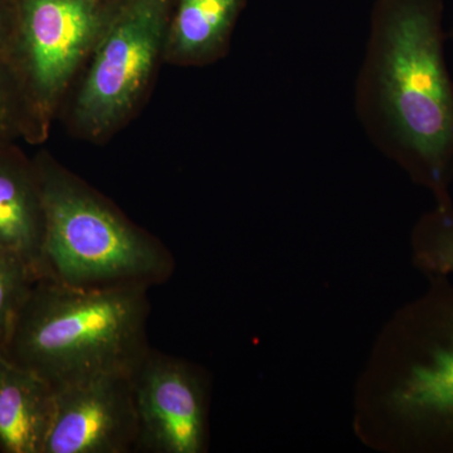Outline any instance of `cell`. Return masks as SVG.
Wrapping results in <instances>:
<instances>
[{
  "instance_id": "cell-1",
  "label": "cell",
  "mask_w": 453,
  "mask_h": 453,
  "mask_svg": "<svg viewBox=\"0 0 453 453\" xmlns=\"http://www.w3.org/2000/svg\"><path fill=\"white\" fill-rule=\"evenodd\" d=\"M443 0H377L356 83V112L372 145L452 204L453 81Z\"/></svg>"
},
{
  "instance_id": "cell-2",
  "label": "cell",
  "mask_w": 453,
  "mask_h": 453,
  "mask_svg": "<svg viewBox=\"0 0 453 453\" xmlns=\"http://www.w3.org/2000/svg\"><path fill=\"white\" fill-rule=\"evenodd\" d=\"M149 290L38 280L18 314L4 357L53 388L100 375L133 374L150 350Z\"/></svg>"
},
{
  "instance_id": "cell-3",
  "label": "cell",
  "mask_w": 453,
  "mask_h": 453,
  "mask_svg": "<svg viewBox=\"0 0 453 453\" xmlns=\"http://www.w3.org/2000/svg\"><path fill=\"white\" fill-rule=\"evenodd\" d=\"M44 214L46 279L76 288H146L168 281L174 258L80 179L49 159L35 163Z\"/></svg>"
},
{
  "instance_id": "cell-4",
  "label": "cell",
  "mask_w": 453,
  "mask_h": 453,
  "mask_svg": "<svg viewBox=\"0 0 453 453\" xmlns=\"http://www.w3.org/2000/svg\"><path fill=\"white\" fill-rule=\"evenodd\" d=\"M119 0H14L9 65L40 134L77 67L96 47Z\"/></svg>"
},
{
  "instance_id": "cell-5",
  "label": "cell",
  "mask_w": 453,
  "mask_h": 453,
  "mask_svg": "<svg viewBox=\"0 0 453 453\" xmlns=\"http://www.w3.org/2000/svg\"><path fill=\"white\" fill-rule=\"evenodd\" d=\"M174 0H119L76 101L77 124L101 135L135 107L166 42Z\"/></svg>"
},
{
  "instance_id": "cell-6",
  "label": "cell",
  "mask_w": 453,
  "mask_h": 453,
  "mask_svg": "<svg viewBox=\"0 0 453 453\" xmlns=\"http://www.w3.org/2000/svg\"><path fill=\"white\" fill-rule=\"evenodd\" d=\"M407 359L389 407L408 441L453 451V290L440 286L408 319Z\"/></svg>"
},
{
  "instance_id": "cell-7",
  "label": "cell",
  "mask_w": 453,
  "mask_h": 453,
  "mask_svg": "<svg viewBox=\"0 0 453 453\" xmlns=\"http://www.w3.org/2000/svg\"><path fill=\"white\" fill-rule=\"evenodd\" d=\"M139 434L135 451L202 453L207 441L204 386L184 360L149 350L133 372Z\"/></svg>"
},
{
  "instance_id": "cell-8",
  "label": "cell",
  "mask_w": 453,
  "mask_h": 453,
  "mask_svg": "<svg viewBox=\"0 0 453 453\" xmlns=\"http://www.w3.org/2000/svg\"><path fill=\"white\" fill-rule=\"evenodd\" d=\"M131 377L115 372L55 388L43 453L135 451L139 422Z\"/></svg>"
},
{
  "instance_id": "cell-9",
  "label": "cell",
  "mask_w": 453,
  "mask_h": 453,
  "mask_svg": "<svg viewBox=\"0 0 453 453\" xmlns=\"http://www.w3.org/2000/svg\"><path fill=\"white\" fill-rule=\"evenodd\" d=\"M44 214L35 164L0 140V249L13 253L38 280L43 262Z\"/></svg>"
},
{
  "instance_id": "cell-10",
  "label": "cell",
  "mask_w": 453,
  "mask_h": 453,
  "mask_svg": "<svg viewBox=\"0 0 453 453\" xmlns=\"http://www.w3.org/2000/svg\"><path fill=\"white\" fill-rule=\"evenodd\" d=\"M55 395L49 381L0 356V452L43 453Z\"/></svg>"
},
{
  "instance_id": "cell-11",
  "label": "cell",
  "mask_w": 453,
  "mask_h": 453,
  "mask_svg": "<svg viewBox=\"0 0 453 453\" xmlns=\"http://www.w3.org/2000/svg\"><path fill=\"white\" fill-rule=\"evenodd\" d=\"M246 0H174L165 43L186 64H207L225 52Z\"/></svg>"
},
{
  "instance_id": "cell-12",
  "label": "cell",
  "mask_w": 453,
  "mask_h": 453,
  "mask_svg": "<svg viewBox=\"0 0 453 453\" xmlns=\"http://www.w3.org/2000/svg\"><path fill=\"white\" fill-rule=\"evenodd\" d=\"M417 261L436 275L453 273V205H437L426 214L414 234Z\"/></svg>"
},
{
  "instance_id": "cell-13",
  "label": "cell",
  "mask_w": 453,
  "mask_h": 453,
  "mask_svg": "<svg viewBox=\"0 0 453 453\" xmlns=\"http://www.w3.org/2000/svg\"><path fill=\"white\" fill-rule=\"evenodd\" d=\"M37 276L13 253L0 249V353L5 356L18 314Z\"/></svg>"
},
{
  "instance_id": "cell-14",
  "label": "cell",
  "mask_w": 453,
  "mask_h": 453,
  "mask_svg": "<svg viewBox=\"0 0 453 453\" xmlns=\"http://www.w3.org/2000/svg\"><path fill=\"white\" fill-rule=\"evenodd\" d=\"M31 134L28 107L13 68L0 61V140Z\"/></svg>"
},
{
  "instance_id": "cell-15",
  "label": "cell",
  "mask_w": 453,
  "mask_h": 453,
  "mask_svg": "<svg viewBox=\"0 0 453 453\" xmlns=\"http://www.w3.org/2000/svg\"><path fill=\"white\" fill-rule=\"evenodd\" d=\"M16 31L14 0H0V61H11Z\"/></svg>"
},
{
  "instance_id": "cell-16",
  "label": "cell",
  "mask_w": 453,
  "mask_h": 453,
  "mask_svg": "<svg viewBox=\"0 0 453 453\" xmlns=\"http://www.w3.org/2000/svg\"><path fill=\"white\" fill-rule=\"evenodd\" d=\"M452 37H453V28H452Z\"/></svg>"
},
{
  "instance_id": "cell-17",
  "label": "cell",
  "mask_w": 453,
  "mask_h": 453,
  "mask_svg": "<svg viewBox=\"0 0 453 453\" xmlns=\"http://www.w3.org/2000/svg\"><path fill=\"white\" fill-rule=\"evenodd\" d=\"M0 356H3V354H2V353H0Z\"/></svg>"
}]
</instances>
